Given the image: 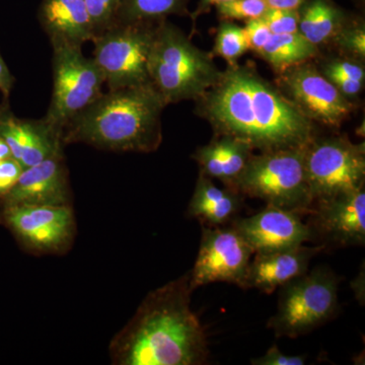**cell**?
<instances>
[{
    "label": "cell",
    "mask_w": 365,
    "mask_h": 365,
    "mask_svg": "<svg viewBox=\"0 0 365 365\" xmlns=\"http://www.w3.org/2000/svg\"><path fill=\"white\" fill-rule=\"evenodd\" d=\"M339 279L332 270L317 267L280 287L277 311L268 328L277 337L297 338L324 325L337 313Z\"/></svg>",
    "instance_id": "cell-6"
},
{
    "label": "cell",
    "mask_w": 365,
    "mask_h": 365,
    "mask_svg": "<svg viewBox=\"0 0 365 365\" xmlns=\"http://www.w3.org/2000/svg\"><path fill=\"white\" fill-rule=\"evenodd\" d=\"M85 4L95 37L114 25L119 0H85Z\"/></svg>",
    "instance_id": "cell-27"
},
{
    "label": "cell",
    "mask_w": 365,
    "mask_h": 365,
    "mask_svg": "<svg viewBox=\"0 0 365 365\" xmlns=\"http://www.w3.org/2000/svg\"><path fill=\"white\" fill-rule=\"evenodd\" d=\"M14 83L13 74L9 71V67H7L1 54H0V91L4 95V102H9Z\"/></svg>",
    "instance_id": "cell-34"
},
{
    "label": "cell",
    "mask_w": 365,
    "mask_h": 365,
    "mask_svg": "<svg viewBox=\"0 0 365 365\" xmlns=\"http://www.w3.org/2000/svg\"><path fill=\"white\" fill-rule=\"evenodd\" d=\"M268 7L281 9H299L307 0H265Z\"/></svg>",
    "instance_id": "cell-35"
},
{
    "label": "cell",
    "mask_w": 365,
    "mask_h": 365,
    "mask_svg": "<svg viewBox=\"0 0 365 365\" xmlns=\"http://www.w3.org/2000/svg\"><path fill=\"white\" fill-rule=\"evenodd\" d=\"M0 218L26 248L37 253L66 251L76 235L71 205L7 206Z\"/></svg>",
    "instance_id": "cell-11"
},
{
    "label": "cell",
    "mask_w": 365,
    "mask_h": 365,
    "mask_svg": "<svg viewBox=\"0 0 365 365\" xmlns=\"http://www.w3.org/2000/svg\"><path fill=\"white\" fill-rule=\"evenodd\" d=\"M323 76L347 98L356 97L364 90V83L360 81H353L335 73H323Z\"/></svg>",
    "instance_id": "cell-33"
},
{
    "label": "cell",
    "mask_w": 365,
    "mask_h": 365,
    "mask_svg": "<svg viewBox=\"0 0 365 365\" xmlns=\"http://www.w3.org/2000/svg\"><path fill=\"white\" fill-rule=\"evenodd\" d=\"M235 191L268 206L309 215L313 198L307 182L306 148L262 151L250 158Z\"/></svg>",
    "instance_id": "cell-5"
},
{
    "label": "cell",
    "mask_w": 365,
    "mask_h": 365,
    "mask_svg": "<svg viewBox=\"0 0 365 365\" xmlns=\"http://www.w3.org/2000/svg\"><path fill=\"white\" fill-rule=\"evenodd\" d=\"M307 356L304 355H288L281 351L276 345L271 346L263 356L252 359L253 365H304Z\"/></svg>",
    "instance_id": "cell-32"
},
{
    "label": "cell",
    "mask_w": 365,
    "mask_h": 365,
    "mask_svg": "<svg viewBox=\"0 0 365 365\" xmlns=\"http://www.w3.org/2000/svg\"><path fill=\"white\" fill-rule=\"evenodd\" d=\"M53 91L45 123L62 136L66 125L103 93L104 76L83 46L53 42ZM62 139V137H61Z\"/></svg>",
    "instance_id": "cell-7"
},
{
    "label": "cell",
    "mask_w": 365,
    "mask_h": 365,
    "mask_svg": "<svg viewBox=\"0 0 365 365\" xmlns=\"http://www.w3.org/2000/svg\"><path fill=\"white\" fill-rule=\"evenodd\" d=\"M278 88L314 123L337 128L348 119L353 104L311 62L283 71Z\"/></svg>",
    "instance_id": "cell-12"
},
{
    "label": "cell",
    "mask_w": 365,
    "mask_h": 365,
    "mask_svg": "<svg viewBox=\"0 0 365 365\" xmlns=\"http://www.w3.org/2000/svg\"><path fill=\"white\" fill-rule=\"evenodd\" d=\"M344 57L348 59L364 61L365 26L362 21H347L334 37L332 42Z\"/></svg>",
    "instance_id": "cell-25"
},
{
    "label": "cell",
    "mask_w": 365,
    "mask_h": 365,
    "mask_svg": "<svg viewBox=\"0 0 365 365\" xmlns=\"http://www.w3.org/2000/svg\"><path fill=\"white\" fill-rule=\"evenodd\" d=\"M322 73H335L353 81L364 83L365 81L364 66L361 62L352 59H333L327 61L322 66Z\"/></svg>",
    "instance_id": "cell-29"
},
{
    "label": "cell",
    "mask_w": 365,
    "mask_h": 365,
    "mask_svg": "<svg viewBox=\"0 0 365 365\" xmlns=\"http://www.w3.org/2000/svg\"><path fill=\"white\" fill-rule=\"evenodd\" d=\"M188 4L189 0H119L115 24H158L170 16H188Z\"/></svg>",
    "instance_id": "cell-23"
},
{
    "label": "cell",
    "mask_w": 365,
    "mask_h": 365,
    "mask_svg": "<svg viewBox=\"0 0 365 365\" xmlns=\"http://www.w3.org/2000/svg\"><path fill=\"white\" fill-rule=\"evenodd\" d=\"M273 35H285L299 32V14L297 9H271L262 16Z\"/></svg>",
    "instance_id": "cell-28"
},
{
    "label": "cell",
    "mask_w": 365,
    "mask_h": 365,
    "mask_svg": "<svg viewBox=\"0 0 365 365\" xmlns=\"http://www.w3.org/2000/svg\"><path fill=\"white\" fill-rule=\"evenodd\" d=\"M225 1H230V0H204V4H206V6H210V4H222V2H225Z\"/></svg>",
    "instance_id": "cell-37"
},
{
    "label": "cell",
    "mask_w": 365,
    "mask_h": 365,
    "mask_svg": "<svg viewBox=\"0 0 365 365\" xmlns=\"http://www.w3.org/2000/svg\"><path fill=\"white\" fill-rule=\"evenodd\" d=\"M218 14L225 21H251L260 19L267 11L265 0H230L216 4Z\"/></svg>",
    "instance_id": "cell-26"
},
{
    "label": "cell",
    "mask_w": 365,
    "mask_h": 365,
    "mask_svg": "<svg viewBox=\"0 0 365 365\" xmlns=\"http://www.w3.org/2000/svg\"><path fill=\"white\" fill-rule=\"evenodd\" d=\"M257 55L280 74L318 57L319 48L299 33L272 35Z\"/></svg>",
    "instance_id": "cell-22"
},
{
    "label": "cell",
    "mask_w": 365,
    "mask_h": 365,
    "mask_svg": "<svg viewBox=\"0 0 365 365\" xmlns=\"http://www.w3.org/2000/svg\"><path fill=\"white\" fill-rule=\"evenodd\" d=\"M0 136L24 169L63 150L61 136L44 120L19 119L9 110V102L0 105Z\"/></svg>",
    "instance_id": "cell-16"
},
{
    "label": "cell",
    "mask_w": 365,
    "mask_h": 365,
    "mask_svg": "<svg viewBox=\"0 0 365 365\" xmlns=\"http://www.w3.org/2000/svg\"><path fill=\"white\" fill-rule=\"evenodd\" d=\"M158 24H115L93 40V59L109 91L150 83L148 59Z\"/></svg>",
    "instance_id": "cell-8"
},
{
    "label": "cell",
    "mask_w": 365,
    "mask_h": 365,
    "mask_svg": "<svg viewBox=\"0 0 365 365\" xmlns=\"http://www.w3.org/2000/svg\"><path fill=\"white\" fill-rule=\"evenodd\" d=\"M222 73L212 56L196 47L178 26L167 20L155 26L148 74L167 106L196 101L220 81Z\"/></svg>",
    "instance_id": "cell-4"
},
{
    "label": "cell",
    "mask_w": 365,
    "mask_h": 365,
    "mask_svg": "<svg viewBox=\"0 0 365 365\" xmlns=\"http://www.w3.org/2000/svg\"><path fill=\"white\" fill-rule=\"evenodd\" d=\"M323 248L324 246L302 245L283 251L254 254L242 288H256L265 294H272L289 281L307 273L309 263Z\"/></svg>",
    "instance_id": "cell-17"
},
{
    "label": "cell",
    "mask_w": 365,
    "mask_h": 365,
    "mask_svg": "<svg viewBox=\"0 0 365 365\" xmlns=\"http://www.w3.org/2000/svg\"><path fill=\"white\" fill-rule=\"evenodd\" d=\"M248 51V41L244 28L230 21H223L216 33L213 53L225 59L228 66H235L239 64L237 60Z\"/></svg>",
    "instance_id": "cell-24"
},
{
    "label": "cell",
    "mask_w": 365,
    "mask_h": 365,
    "mask_svg": "<svg viewBox=\"0 0 365 365\" xmlns=\"http://www.w3.org/2000/svg\"><path fill=\"white\" fill-rule=\"evenodd\" d=\"M190 274L150 292L133 318L113 338L109 352L117 365H201L208 339L191 309Z\"/></svg>",
    "instance_id": "cell-2"
},
{
    "label": "cell",
    "mask_w": 365,
    "mask_h": 365,
    "mask_svg": "<svg viewBox=\"0 0 365 365\" xmlns=\"http://www.w3.org/2000/svg\"><path fill=\"white\" fill-rule=\"evenodd\" d=\"M242 206V195L235 190L220 188L210 178L199 175L188 213L207 227H225L234 222Z\"/></svg>",
    "instance_id": "cell-20"
},
{
    "label": "cell",
    "mask_w": 365,
    "mask_h": 365,
    "mask_svg": "<svg viewBox=\"0 0 365 365\" xmlns=\"http://www.w3.org/2000/svg\"><path fill=\"white\" fill-rule=\"evenodd\" d=\"M306 170L313 204L364 188V143H352L346 136H316L306 148Z\"/></svg>",
    "instance_id": "cell-9"
},
{
    "label": "cell",
    "mask_w": 365,
    "mask_h": 365,
    "mask_svg": "<svg viewBox=\"0 0 365 365\" xmlns=\"http://www.w3.org/2000/svg\"><path fill=\"white\" fill-rule=\"evenodd\" d=\"M11 157H13L11 148L7 145L6 140L0 136V160H4Z\"/></svg>",
    "instance_id": "cell-36"
},
{
    "label": "cell",
    "mask_w": 365,
    "mask_h": 365,
    "mask_svg": "<svg viewBox=\"0 0 365 365\" xmlns=\"http://www.w3.org/2000/svg\"><path fill=\"white\" fill-rule=\"evenodd\" d=\"M307 223L313 239L326 245L364 247L365 244V190L323 199L313 204Z\"/></svg>",
    "instance_id": "cell-13"
},
{
    "label": "cell",
    "mask_w": 365,
    "mask_h": 365,
    "mask_svg": "<svg viewBox=\"0 0 365 365\" xmlns=\"http://www.w3.org/2000/svg\"><path fill=\"white\" fill-rule=\"evenodd\" d=\"M165 101L151 83L103 93L62 130V143L117 153H153L163 141Z\"/></svg>",
    "instance_id": "cell-3"
},
{
    "label": "cell",
    "mask_w": 365,
    "mask_h": 365,
    "mask_svg": "<svg viewBox=\"0 0 365 365\" xmlns=\"http://www.w3.org/2000/svg\"><path fill=\"white\" fill-rule=\"evenodd\" d=\"M2 207L14 205H71L63 150L26 168L13 189L0 198Z\"/></svg>",
    "instance_id": "cell-15"
},
{
    "label": "cell",
    "mask_w": 365,
    "mask_h": 365,
    "mask_svg": "<svg viewBox=\"0 0 365 365\" xmlns=\"http://www.w3.org/2000/svg\"><path fill=\"white\" fill-rule=\"evenodd\" d=\"M39 20L51 43L83 46L95 38L85 0H43Z\"/></svg>",
    "instance_id": "cell-18"
},
{
    "label": "cell",
    "mask_w": 365,
    "mask_h": 365,
    "mask_svg": "<svg viewBox=\"0 0 365 365\" xmlns=\"http://www.w3.org/2000/svg\"><path fill=\"white\" fill-rule=\"evenodd\" d=\"M253 150L244 141L215 134L210 143L197 148L193 158L200 167V174L220 180L225 187L234 190L235 182L253 155Z\"/></svg>",
    "instance_id": "cell-19"
},
{
    "label": "cell",
    "mask_w": 365,
    "mask_h": 365,
    "mask_svg": "<svg viewBox=\"0 0 365 365\" xmlns=\"http://www.w3.org/2000/svg\"><path fill=\"white\" fill-rule=\"evenodd\" d=\"M300 215L295 211L268 206L250 217L237 218L232 227L254 254L271 253L302 246L313 239L309 225Z\"/></svg>",
    "instance_id": "cell-14"
},
{
    "label": "cell",
    "mask_w": 365,
    "mask_h": 365,
    "mask_svg": "<svg viewBox=\"0 0 365 365\" xmlns=\"http://www.w3.org/2000/svg\"><path fill=\"white\" fill-rule=\"evenodd\" d=\"M23 170V165L13 157L0 160V198L13 189Z\"/></svg>",
    "instance_id": "cell-31"
},
{
    "label": "cell",
    "mask_w": 365,
    "mask_h": 365,
    "mask_svg": "<svg viewBox=\"0 0 365 365\" xmlns=\"http://www.w3.org/2000/svg\"><path fill=\"white\" fill-rule=\"evenodd\" d=\"M244 30L248 41L249 50L256 54H258L273 35L262 18L247 21Z\"/></svg>",
    "instance_id": "cell-30"
},
{
    "label": "cell",
    "mask_w": 365,
    "mask_h": 365,
    "mask_svg": "<svg viewBox=\"0 0 365 365\" xmlns=\"http://www.w3.org/2000/svg\"><path fill=\"white\" fill-rule=\"evenodd\" d=\"M254 251L234 227H204L195 265L190 274L194 289L215 282L244 287Z\"/></svg>",
    "instance_id": "cell-10"
},
{
    "label": "cell",
    "mask_w": 365,
    "mask_h": 365,
    "mask_svg": "<svg viewBox=\"0 0 365 365\" xmlns=\"http://www.w3.org/2000/svg\"><path fill=\"white\" fill-rule=\"evenodd\" d=\"M297 11L299 34L319 48L330 44L348 21L330 0H307Z\"/></svg>",
    "instance_id": "cell-21"
},
{
    "label": "cell",
    "mask_w": 365,
    "mask_h": 365,
    "mask_svg": "<svg viewBox=\"0 0 365 365\" xmlns=\"http://www.w3.org/2000/svg\"><path fill=\"white\" fill-rule=\"evenodd\" d=\"M196 113L215 134L234 137L260 153L307 148L317 136L314 122L249 66L222 71L220 81L197 98Z\"/></svg>",
    "instance_id": "cell-1"
}]
</instances>
